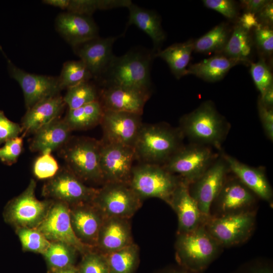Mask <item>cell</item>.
Instances as JSON below:
<instances>
[{"mask_svg":"<svg viewBox=\"0 0 273 273\" xmlns=\"http://www.w3.org/2000/svg\"><path fill=\"white\" fill-rule=\"evenodd\" d=\"M100 90L99 101L104 110L142 115L151 93L119 85H105Z\"/></svg>","mask_w":273,"mask_h":273,"instance_id":"17","label":"cell"},{"mask_svg":"<svg viewBox=\"0 0 273 273\" xmlns=\"http://www.w3.org/2000/svg\"><path fill=\"white\" fill-rule=\"evenodd\" d=\"M106 256L109 273H134L139 263V248L132 243Z\"/></svg>","mask_w":273,"mask_h":273,"instance_id":"32","label":"cell"},{"mask_svg":"<svg viewBox=\"0 0 273 273\" xmlns=\"http://www.w3.org/2000/svg\"><path fill=\"white\" fill-rule=\"evenodd\" d=\"M35 188L36 182L32 179L26 189L8 203L4 213L6 222L16 228H35L39 225L53 201L38 200Z\"/></svg>","mask_w":273,"mask_h":273,"instance_id":"7","label":"cell"},{"mask_svg":"<svg viewBox=\"0 0 273 273\" xmlns=\"http://www.w3.org/2000/svg\"><path fill=\"white\" fill-rule=\"evenodd\" d=\"M1 50L7 60L10 76L21 87L27 109L42 100L59 95L62 88L58 77L28 73L14 65Z\"/></svg>","mask_w":273,"mask_h":273,"instance_id":"15","label":"cell"},{"mask_svg":"<svg viewBox=\"0 0 273 273\" xmlns=\"http://www.w3.org/2000/svg\"><path fill=\"white\" fill-rule=\"evenodd\" d=\"M77 269L78 273H109L106 255L92 250L83 254Z\"/></svg>","mask_w":273,"mask_h":273,"instance_id":"39","label":"cell"},{"mask_svg":"<svg viewBox=\"0 0 273 273\" xmlns=\"http://www.w3.org/2000/svg\"><path fill=\"white\" fill-rule=\"evenodd\" d=\"M229 170L226 161L221 156L214 161L202 176L189 184L191 195L207 219L211 216V206L222 187Z\"/></svg>","mask_w":273,"mask_h":273,"instance_id":"13","label":"cell"},{"mask_svg":"<svg viewBox=\"0 0 273 273\" xmlns=\"http://www.w3.org/2000/svg\"><path fill=\"white\" fill-rule=\"evenodd\" d=\"M259 116L266 136L273 140V108L268 107L258 101Z\"/></svg>","mask_w":273,"mask_h":273,"instance_id":"47","label":"cell"},{"mask_svg":"<svg viewBox=\"0 0 273 273\" xmlns=\"http://www.w3.org/2000/svg\"><path fill=\"white\" fill-rule=\"evenodd\" d=\"M229 170L252 193L262 199L271 202V187L262 169L250 166L225 154L222 155Z\"/></svg>","mask_w":273,"mask_h":273,"instance_id":"24","label":"cell"},{"mask_svg":"<svg viewBox=\"0 0 273 273\" xmlns=\"http://www.w3.org/2000/svg\"><path fill=\"white\" fill-rule=\"evenodd\" d=\"M55 26L59 33L73 47L99 36L98 27L90 16L64 12L57 16Z\"/></svg>","mask_w":273,"mask_h":273,"instance_id":"22","label":"cell"},{"mask_svg":"<svg viewBox=\"0 0 273 273\" xmlns=\"http://www.w3.org/2000/svg\"><path fill=\"white\" fill-rule=\"evenodd\" d=\"M35 228L50 242L69 244L82 255L93 249L83 244L75 235L71 223L69 206L64 202H53L44 218Z\"/></svg>","mask_w":273,"mask_h":273,"instance_id":"11","label":"cell"},{"mask_svg":"<svg viewBox=\"0 0 273 273\" xmlns=\"http://www.w3.org/2000/svg\"><path fill=\"white\" fill-rule=\"evenodd\" d=\"M78 251L73 246L60 242H51L43 254L50 270L74 266Z\"/></svg>","mask_w":273,"mask_h":273,"instance_id":"34","label":"cell"},{"mask_svg":"<svg viewBox=\"0 0 273 273\" xmlns=\"http://www.w3.org/2000/svg\"><path fill=\"white\" fill-rule=\"evenodd\" d=\"M204 5L220 13L229 19L235 18L237 15V7L232 0H203Z\"/></svg>","mask_w":273,"mask_h":273,"instance_id":"44","label":"cell"},{"mask_svg":"<svg viewBox=\"0 0 273 273\" xmlns=\"http://www.w3.org/2000/svg\"><path fill=\"white\" fill-rule=\"evenodd\" d=\"M16 233L24 251L43 255L51 242L36 228H17Z\"/></svg>","mask_w":273,"mask_h":273,"instance_id":"38","label":"cell"},{"mask_svg":"<svg viewBox=\"0 0 273 273\" xmlns=\"http://www.w3.org/2000/svg\"><path fill=\"white\" fill-rule=\"evenodd\" d=\"M157 273H195L187 270L178 265V267H170L163 269Z\"/></svg>","mask_w":273,"mask_h":273,"instance_id":"53","label":"cell"},{"mask_svg":"<svg viewBox=\"0 0 273 273\" xmlns=\"http://www.w3.org/2000/svg\"><path fill=\"white\" fill-rule=\"evenodd\" d=\"M71 131L64 119L58 118L34 133L30 149L41 153L46 150L53 151L67 143Z\"/></svg>","mask_w":273,"mask_h":273,"instance_id":"27","label":"cell"},{"mask_svg":"<svg viewBox=\"0 0 273 273\" xmlns=\"http://www.w3.org/2000/svg\"><path fill=\"white\" fill-rule=\"evenodd\" d=\"M252 47L250 31L237 24L234 27L225 47L218 54L243 61L248 65L251 64L250 57Z\"/></svg>","mask_w":273,"mask_h":273,"instance_id":"31","label":"cell"},{"mask_svg":"<svg viewBox=\"0 0 273 273\" xmlns=\"http://www.w3.org/2000/svg\"><path fill=\"white\" fill-rule=\"evenodd\" d=\"M119 36H99L74 47L76 54L85 65L93 78L99 80L114 55L113 46Z\"/></svg>","mask_w":273,"mask_h":273,"instance_id":"20","label":"cell"},{"mask_svg":"<svg viewBox=\"0 0 273 273\" xmlns=\"http://www.w3.org/2000/svg\"><path fill=\"white\" fill-rule=\"evenodd\" d=\"M104 109L99 100L69 109L65 118L71 130L85 129L100 123Z\"/></svg>","mask_w":273,"mask_h":273,"instance_id":"30","label":"cell"},{"mask_svg":"<svg viewBox=\"0 0 273 273\" xmlns=\"http://www.w3.org/2000/svg\"><path fill=\"white\" fill-rule=\"evenodd\" d=\"M98 189L89 187L70 170H63L50 179L43 188V194L69 206L92 202Z\"/></svg>","mask_w":273,"mask_h":273,"instance_id":"12","label":"cell"},{"mask_svg":"<svg viewBox=\"0 0 273 273\" xmlns=\"http://www.w3.org/2000/svg\"><path fill=\"white\" fill-rule=\"evenodd\" d=\"M258 100L264 106L272 108L273 85L269 87L262 96H260Z\"/></svg>","mask_w":273,"mask_h":273,"instance_id":"51","label":"cell"},{"mask_svg":"<svg viewBox=\"0 0 273 273\" xmlns=\"http://www.w3.org/2000/svg\"><path fill=\"white\" fill-rule=\"evenodd\" d=\"M22 132L21 126L9 119L4 112L0 110V145L18 136Z\"/></svg>","mask_w":273,"mask_h":273,"instance_id":"45","label":"cell"},{"mask_svg":"<svg viewBox=\"0 0 273 273\" xmlns=\"http://www.w3.org/2000/svg\"><path fill=\"white\" fill-rule=\"evenodd\" d=\"M154 53L132 50L121 56L114 55L98 80L103 86L119 85L151 93L150 69Z\"/></svg>","mask_w":273,"mask_h":273,"instance_id":"1","label":"cell"},{"mask_svg":"<svg viewBox=\"0 0 273 273\" xmlns=\"http://www.w3.org/2000/svg\"><path fill=\"white\" fill-rule=\"evenodd\" d=\"M254 37L258 50L265 55L273 52V31L270 26L261 24L254 29Z\"/></svg>","mask_w":273,"mask_h":273,"instance_id":"43","label":"cell"},{"mask_svg":"<svg viewBox=\"0 0 273 273\" xmlns=\"http://www.w3.org/2000/svg\"><path fill=\"white\" fill-rule=\"evenodd\" d=\"M181 179L168 172L162 165L141 163L133 166L129 185L142 200L157 198L168 204Z\"/></svg>","mask_w":273,"mask_h":273,"instance_id":"5","label":"cell"},{"mask_svg":"<svg viewBox=\"0 0 273 273\" xmlns=\"http://www.w3.org/2000/svg\"><path fill=\"white\" fill-rule=\"evenodd\" d=\"M58 78L62 89L90 80L93 77L85 65L79 60L66 62Z\"/></svg>","mask_w":273,"mask_h":273,"instance_id":"37","label":"cell"},{"mask_svg":"<svg viewBox=\"0 0 273 273\" xmlns=\"http://www.w3.org/2000/svg\"><path fill=\"white\" fill-rule=\"evenodd\" d=\"M256 16L260 24L270 26L273 23L272 1H269Z\"/></svg>","mask_w":273,"mask_h":273,"instance_id":"48","label":"cell"},{"mask_svg":"<svg viewBox=\"0 0 273 273\" xmlns=\"http://www.w3.org/2000/svg\"><path fill=\"white\" fill-rule=\"evenodd\" d=\"M189 183L183 179L174 191L169 205L178 218L177 234L189 233L204 225L207 220L191 195Z\"/></svg>","mask_w":273,"mask_h":273,"instance_id":"19","label":"cell"},{"mask_svg":"<svg viewBox=\"0 0 273 273\" xmlns=\"http://www.w3.org/2000/svg\"><path fill=\"white\" fill-rule=\"evenodd\" d=\"M130 0H69L66 9L70 13L90 16L98 10L127 8Z\"/></svg>","mask_w":273,"mask_h":273,"instance_id":"36","label":"cell"},{"mask_svg":"<svg viewBox=\"0 0 273 273\" xmlns=\"http://www.w3.org/2000/svg\"><path fill=\"white\" fill-rule=\"evenodd\" d=\"M142 202L129 184L106 183L98 189L92 203L105 218L129 219L141 207Z\"/></svg>","mask_w":273,"mask_h":273,"instance_id":"6","label":"cell"},{"mask_svg":"<svg viewBox=\"0 0 273 273\" xmlns=\"http://www.w3.org/2000/svg\"><path fill=\"white\" fill-rule=\"evenodd\" d=\"M103 143L118 144L133 148L143 125L141 115L104 110L101 121Z\"/></svg>","mask_w":273,"mask_h":273,"instance_id":"16","label":"cell"},{"mask_svg":"<svg viewBox=\"0 0 273 273\" xmlns=\"http://www.w3.org/2000/svg\"><path fill=\"white\" fill-rule=\"evenodd\" d=\"M192 39L185 42L176 43L154 54V58L159 57L168 64L172 73L179 79L187 75L188 66L194 51Z\"/></svg>","mask_w":273,"mask_h":273,"instance_id":"29","label":"cell"},{"mask_svg":"<svg viewBox=\"0 0 273 273\" xmlns=\"http://www.w3.org/2000/svg\"><path fill=\"white\" fill-rule=\"evenodd\" d=\"M254 195L237 177L228 180L226 178L211 206L214 207L216 212L212 216L251 211L256 201Z\"/></svg>","mask_w":273,"mask_h":273,"instance_id":"18","label":"cell"},{"mask_svg":"<svg viewBox=\"0 0 273 273\" xmlns=\"http://www.w3.org/2000/svg\"><path fill=\"white\" fill-rule=\"evenodd\" d=\"M180 131L194 144L221 149L229 126L211 101L202 103L180 119Z\"/></svg>","mask_w":273,"mask_h":273,"instance_id":"2","label":"cell"},{"mask_svg":"<svg viewBox=\"0 0 273 273\" xmlns=\"http://www.w3.org/2000/svg\"><path fill=\"white\" fill-rule=\"evenodd\" d=\"M251 64L250 73L254 83L262 96L271 85L273 78L271 72L264 59Z\"/></svg>","mask_w":273,"mask_h":273,"instance_id":"41","label":"cell"},{"mask_svg":"<svg viewBox=\"0 0 273 273\" xmlns=\"http://www.w3.org/2000/svg\"><path fill=\"white\" fill-rule=\"evenodd\" d=\"M100 153V167L104 183L129 184L133 163L135 160L133 147L103 143Z\"/></svg>","mask_w":273,"mask_h":273,"instance_id":"14","label":"cell"},{"mask_svg":"<svg viewBox=\"0 0 273 273\" xmlns=\"http://www.w3.org/2000/svg\"><path fill=\"white\" fill-rule=\"evenodd\" d=\"M69 0H43L42 2L46 5L66 10L69 4Z\"/></svg>","mask_w":273,"mask_h":273,"instance_id":"52","label":"cell"},{"mask_svg":"<svg viewBox=\"0 0 273 273\" xmlns=\"http://www.w3.org/2000/svg\"><path fill=\"white\" fill-rule=\"evenodd\" d=\"M101 142L89 138L76 140L64 151L70 170L81 180L103 181L100 167Z\"/></svg>","mask_w":273,"mask_h":273,"instance_id":"9","label":"cell"},{"mask_svg":"<svg viewBox=\"0 0 273 273\" xmlns=\"http://www.w3.org/2000/svg\"><path fill=\"white\" fill-rule=\"evenodd\" d=\"M245 62L217 54L188 67L187 75L196 76L205 81L215 82L222 79L229 70L238 64Z\"/></svg>","mask_w":273,"mask_h":273,"instance_id":"28","label":"cell"},{"mask_svg":"<svg viewBox=\"0 0 273 273\" xmlns=\"http://www.w3.org/2000/svg\"><path fill=\"white\" fill-rule=\"evenodd\" d=\"M23 136H17L4 143L0 148V160L4 163L11 165L15 163L22 153Z\"/></svg>","mask_w":273,"mask_h":273,"instance_id":"42","label":"cell"},{"mask_svg":"<svg viewBox=\"0 0 273 273\" xmlns=\"http://www.w3.org/2000/svg\"><path fill=\"white\" fill-rule=\"evenodd\" d=\"M49 273H78L75 266H70L62 269L50 270Z\"/></svg>","mask_w":273,"mask_h":273,"instance_id":"54","label":"cell"},{"mask_svg":"<svg viewBox=\"0 0 273 273\" xmlns=\"http://www.w3.org/2000/svg\"><path fill=\"white\" fill-rule=\"evenodd\" d=\"M127 8L129 12L127 27L133 25L145 33L152 41L153 52H158L166 38L159 16L156 12L142 8L132 2Z\"/></svg>","mask_w":273,"mask_h":273,"instance_id":"26","label":"cell"},{"mask_svg":"<svg viewBox=\"0 0 273 273\" xmlns=\"http://www.w3.org/2000/svg\"><path fill=\"white\" fill-rule=\"evenodd\" d=\"M269 2L268 0H243L240 1V3L245 12L256 15Z\"/></svg>","mask_w":273,"mask_h":273,"instance_id":"49","label":"cell"},{"mask_svg":"<svg viewBox=\"0 0 273 273\" xmlns=\"http://www.w3.org/2000/svg\"><path fill=\"white\" fill-rule=\"evenodd\" d=\"M133 242L128 219L105 218L100 230L96 248L107 255L121 249Z\"/></svg>","mask_w":273,"mask_h":273,"instance_id":"23","label":"cell"},{"mask_svg":"<svg viewBox=\"0 0 273 273\" xmlns=\"http://www.w3.org/2000/svg\"><path fill=\"white\" fill-rule=\"evenodd\" d=\"M180 130L157 124H143L133 146L141 163H165L181 146Z\"/></svg>","mask_w":273,"mask_h":273,"instance_id":"4","label":"cell"},{"mask_svg":"<svg viewBox=\"0 0 273 273\" xmlns=\"http://www.w3.org/2000/svg\"><path fill=\"white\" fill-rule=\"evenodd\" d=\"M67 89L64 102L69 109H74L99 100L100 92L89 80L81 82Z\"/></svg>","mask_w":273,"mask_h":273,"instance_id":"35","label":"cell"},{"mask_svg":"<svg viewBox=\"0 0 273 273\" xmlns=\"http://www.w3.org/2000/svg\"><path fill=\"white\" fill-rule=\"evenodd\" d=\"M255 211L251 210L210 216L204 225L222 247L236 246L243 243L251 237L255 228Z\"/></svg>","mask_w":273,"mask_h":273,"instance_id":"8","label":"cell"},{"mask_svg":"<svg viewBox=\"0 0 273 273\" xmlns=\"http://www.w3.org/2000/svg\"><path fill=\"white\" fill-rule=\"evenodd\" d=\"M238 24L250 31L251 29H255L261 24L259 22L255 14L245 12L239 18Z\"/></svg>","mask_w":273,"mask_h":273,"instance_id":"50","label":"cell"},{"mask_svg":"<svg viewBox=\"0 0 273 273\" xmlns=\"http://www.w3.org/2000/svg\"><path fill=\"white\" fill-rule=\"evenodd\" d=\"M71 223L77 238L84 245L96 248L105 217L91 203L69 206Z\"/></svg>","mask_w":273,"mask_h":273,"instance_id":"21","label":"cell"},{"mask_svg":"<svg viewBox=\"0 0 273 273\" xmlns=\"http://www.w3.org/2000/svg\"><path fill=\"white\" fill-rule=\"evenodd\" d=\"M233 273H273V269L268 261L255 259L243 264Z\"/></svg>","mask_w":273,"mask_h":273,"instance_id":"46","label":"cell"},{"mask_svg":"<svg viewBox=\"0 0 273 273\" xmlns=\"http://www.w3.org/2000/svg\"><path fill=\"white\" fill-rule=\"evenodd\" d=\"M215 158L208 146L193 143L181 147L162 166L190 184L203 174Z\"/></svg>","mask_w":273,"mask_h":273,"instance_id":"10","label":"cell"},{"mask_svg":"<svg viewBox=\"0 0 273 273\" xmlns=\"http://www.w3.org/2000/svg\"><path fill=\"white\" fill-rule=\"evenodd\" d=\"M52 152L50 150H46L35 160L33 170L37 178L51 179L59 172V164L52 155Z\"/></svg>","mask_w":273,"mask_h":273,"instance_id":"40","label":"cell"},{"mask_svg":"<svg viewBox=\"0 0 273 273\" xmlns=\"http://www.w3.org/2000/svg\"><path fill=\"white\" fill-rule=\"evenodd\" d=\"M231 30L225 23H221L194 42V51L197 53L219 54L225 47L230 36Z\"/></svg>","mask_w":273,"mask_h":273,"instance_id":"33","label":"cell"},{"mask_svg":"<svg viewBox=\"0 0 273 273\" xmlns=\"http://www.w3.org/2000/svg\"><path fill=\"white\" fill-rule=\"evenodd\" d=\"M222 247L202 225L190 232L177 234L175 259L183 268L203 273L218 257Z\"/></svg>","mask_w":273,"mask_h":273,"instance_id":"3","label":"cell"},{"mask_svg":"<svg viewBox=\"0 0 273 273\" xmlns=\"http://www.w3.org/2000/svg\"><path fill=\"white\" fill-rule=\"evenodd\" d=\"M65 105L63 98L58 95L42 100L28 109L21 125L24 134L34 133L59 118Z\"/></svg>","mask_w":273,"mask_h":273,"instance_id":"25","label":"cell"}]
</instances>
